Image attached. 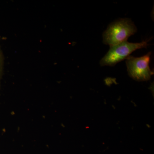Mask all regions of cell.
Masks as SVG:
<instances>
[{
	"label": "cell",
	"instance_id": "6da1fadb",
	"mask_svg": "<svg viewBox=\"0 0 154 154\" xmlns=\"http://www.w3.org/2000/svg\"><path fill=\"white\" fill-rule=\"evenodd\" d=\"M137 31V28L130 19H118L110 24L103 33V43L112 47L127 41Z\"/></svg>",
	"mask_w": 154,
	"mask_h": 154
},
{
	"label": "cell",
	"instance_id": "7a4b0ae2",
	"mask_svg": "<svg viewBox=\"0 0 154 154\" xmlns=\"http://www.w3.org/2000/svg\"><path fill=\"white\" fill-rule=\"evenodd\" d=\"M150 39L139 43H131L124 42L110 47V49L101 61V66H114L118 63L126 59L135 51L145 48L149 45Z\"/></svg>",
	"mask_w": 154,
	"mask_h": 154
},
{
	"label": "cell",
	"instance_id": "3957f363",
	"mask_svg": "<svg viewBox=\"0 0 154 154\" xmlns=\"http://www.w3.org/2000/svg\"><path fill=\"white\" fill-rule=\"evenodd\" d=\"M151 52L140 57L129 56L126 59L128 72L130 76L137 81H146L151 79L153 72L149 67Z\"/></svg>",
	"mask_w": 154,
	"mask_h": 154
},
{
	"label": "cell",
	"instance_id": "277c9868",
	"mask_svg": "<svg viewBox=\"0 0 154 154\" xmlns=\"http://www.w3.org/2000/svg\"><path fill=\"white\" fill-rule=\"evenodd\" d=\"M2 53L0 50V72L2 71Z\"/></svg>",
	"mask_w": 154,
	"mask_h": 154
}]
</instances>
